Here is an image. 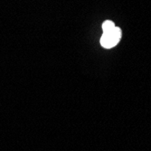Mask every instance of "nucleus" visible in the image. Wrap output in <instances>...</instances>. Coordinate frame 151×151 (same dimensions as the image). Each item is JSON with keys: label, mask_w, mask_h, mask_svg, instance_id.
I'll return each mask as SVG.
<instances>
[{"label": "nucleus", "mask_w": 151, "mask_h": 151, "mask_svg": "<svg viewBox=\"0 0 151 151\" xmlns=\"http://www.w3.org/2000/svg\"><path fill=\"white\" fill-rule=\"evenodd\" d=\"M122 31L119 27L115 26L114 28L111 31L103 32L101 37V45L105 49H111L116 46L121 39Z\"/></svg>", "instance_id": "f257e3e1"}, {"label": "nucleus", "mask_w": 151, "mask_h": 151, "mask_svg": "<svg viewBox=\"0 0 151 151\" xmlns=\"http://www.w3.org/2000/svg\"><path fill=\"white\" fill-rule=\"evenodd\" d=\"M115 26L116 25H115V24L112 21H111V20H106L102 24V31L103 32L111 31V30H112L114 28Z\"/></svg>", "instance_id": "f03ea898"}]
</instances>
